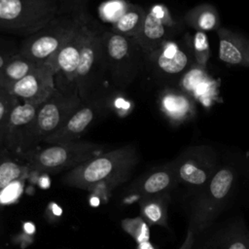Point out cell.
<instances>
[{
  "label": "cell",
  "instance_id": "cell-1",
  "mask_svg": "<svg viewBox=\"0 0 249 249\" xmlns=\"http://www.w3.org/2000/svg\"><path fill=\"white\" fill-rule=\"evenodd\" d=\"M138 160L135 146L124 145L103 152L68 170L62 181L67 186L98 195L106 200L116 187L129 178Z\"/></svg>",
  "mask_w": 249,
  "mask_h": 249
},
{
  "label": "cell",
  "instance_id": "cell-2",
  "mask_svg": "<svg viewBox=\"0 0 249 249\" xmlns=\"http://www.w3.org/2000/svg\"><path fill=\"white\" fill-rule=\"evenodd\" d=\"M238 190V172L231 164H221L207 187L188 199L187 234L192 238L231 209Z\"/></svg>",
  "mask_w": 249,
  "mask_h": 249
},
{
  "label": "cell",
  "instance_id": "cell-3",
  "mask_svg": "<svg viewBox=\"0 0 249 249\" xmlns=\"http://www.w3.org/2000/svg\"><path fill=\"white\" fill-rule=\"evenodd\" d=\"M102 28L87 12L84 18V39L74 88L83 102L95 98L96 91L107 74Z\"/></svg>",
  "mask_w": 249,
  "mask_h": 249
},
{
  "label": "cell",
  "instance_id": "cell-4",
  "mask_svg": "<svg viewBox=\"0 0 249 249\" xmlns=\"http://www.w3.org/2000/svg\"><path fill=\"white\" fill-rule=\"evenodd\" d=\"M101 153L102 145L76 140L38 147L26 153L21 160L27 163L30 172L54 174L65 169L70 170Z\"/></svg>",
  "mask_w": 249,
  "mask_h": 249
},
{
  "label": "cell",
  "instance_id": "cell-5",
  "mask_svg": "<svg viewBox=\"0 0 249 249\" xmlns=\"http://www.w3.org/2000/svg\"><path fill=\"white\" fill-rule=\"evenodd\" d=\"M60 13L56 0H0V31L27 37Z\"/></svg>",
  "mask_w": 249,
  "mask_h": 249
},
{
  "label": "cell",
  "instance_id": "cell-6",
  "mask_svg": "<svg viewBox=\"0 0 249 249\" xmlns=\"http://www.w3.org/2000/svg\"><path fill=\"white\" fill-rule=\"evenodd\" d=\"M102 43L107 74L113 85L123 89L136 78L145 54L134 38L111 29L102 30Z\"/></svg>",
  "mask_w": 249,
  "mask_h": 249
},
{
  "label": "cell",
  "instance_id": "cell-7",
  "mask_svg": "<svg viewBox=\"0 0 249 249\" xmlns=\"http://www.w3.org/2000/svg\"><path fill=\"white\" fill-rule=\"evenodd\" d=\"M82 103L76 91H66L56 88L37 108L29 129L25 154L38 148L46 138L57 131Z\"/></svg>",
  "mask_w": 249,
  "mask_h": 249
},
{
  "label": "cell",
  "instance_id": "cell-8",
  "mask_svg": "<svg viewBox=\"0 0 249 249\" xmlns=\"http://www.w3.org/2000/svg\"><path fill=\"white\" fill-rule=\"evenodd\" d=\"M171 162L178 186L183 187L187 200L207 187L221 165L217 154L202 146L187 149Z\"/></svg>",
  "mask_w": 249,
  "mask_h": 249
},
{
  "label": "cell",
  "instance_id": "cell-9",
  "mask_svg": "<svg viewBox=\"0 0 249 249\" xmlns=\"http://www.w3.org/2000/svg\"><path fill=\"white\" fill-rule=\"evenodd\" d=\"M79 13H60L35 33L25 37L18 53L37 64L50 63L78 22Z\"/></svg>",
  "mask_w": 249,
  "mask_h": 249
},
{
  "label": "cell",
  "instance_id": "cell-10",
  "mask_svg": "<svg viewBox=\"0 0 249 249\" xmlns=\"http://www.w3.org/2000/svg\"><path fill=\"white\" fill-rule=\"evenodd\" d=\"M229 211L198 231L190 249H249V228L242 214Z\"/></svg>",
  "mask_w": 249,
  "mask_h": 249
},
{
  "label": "cell",
  "instance_id": "cell-11",
  "mask_svg": "<svg viewBox=\"0 0 249 249\" xmlns=\"http://www.w3.org/2000/svg\"><path fill=\"white\" fill-rule=\"evenodd\" d=\"M85 14L86 10L81 12L74 29L50 62L55 69V78L58 79L56 88L62 90L76 91L74 82L82 52Z\"/></svg>",
  "mask_w": 249,
  "mask_h": 249
},
{
  "label": "cell",
  "instance_id": "cell-12",
  "mask_svg": "<svg viewBox=\"0 0 249 249\" xmlns=\"http://www.w3.org/2000/svg\"><path fill=\"white\" fill-rule=\"evenodd\" d=\"M55 73L51 63L38 64L8 90L21 102L40 105L56 89Z\"/></svg>",
  "mask_w": 249,
  "mask_h": 249
},
{
  "label": "cell",
  "instance_id": "cell-13",
  "mask_svg": "<svg viewBox=\"0 0 249 249\" xmlns=\"http://www.w3.org/2000/svg\"><path fill=\"white\" fill-rule=\"evenodd\" d=\"M104 107V102L97 97L83 102L64 124L57 131L46 138L43 144H56L80 140V137L88 130L98 115L103 112Z\"/></svg>",
  "mask_w": 249,
  "mask_h": 249
},
{
  "label": "cell",
  "instance_id": "cell-14",
  "mask_svg": "<svg viewBox=\"0 0 249 249\" xmlns=\"http://www.w3.org/2000/svg\"><path fill=\"white\" fill-rule=\"evenodd\" d=\"M39 105L18 102L12 110L5 141V149L21 159L25 154V145L29 129Z\"/></svg>",
  "mask_w": 249,
  "mask_h": 249
},
{
  "label": "cell",
  "instance_id": "cell-15",
  "mask_svg": "<svg viewBox=\"0 0 249 249\" xmlns=\"http://www.w3.org/2000/svg\"><path fill=\"white\" fill-rule=\"evenodd\" d=\"M178 187L172 162L158 166L140 176L131 186L128 196L142 198L145 196L171 194Z\"/></svg>",
  "mask_w": 249,
  "mask_h": 249
},
{
  "label": "cell",
  "instance_id": "cell-16",
  "mask_svg": "<svg viewBox=\"0 0 249 249\" xmlns=\"http://www.w3.org/2000/svg\"><path fill=\"white\" fill-rule=\"evenodd\" d=\"M165 34V10L160 5H156L146 12L135 40L147 56L160 48Z\"/></svg>",
  "mask_w": 249,
  "mask_h": 249
},
{
  "label": "cell",
  "instance_id": "cell-17",
  "mask_svg": "<svg viewBox=\"0 0 249 249\" xmlns=\"http://www.w3.org/2000/svg\"><path fill=\"white\" fill-rule=\"evenodd\" d=\"M147 57L153 59L160 72L170 75L182 72L188 63L187 54L172 43L164 44L160 50L157 49Z\"/></svg>",
  "mask_w": 249,
  "mask_h": 249
},
{
  "label": "cell",
  "instance_id": "cell-18",
  "mask_svg": "<svg viewBox=\"0 0 249 249\" xmlns=\"http://www.w3.org/2000/svg\"><path fill=\"white\" fill-rule=\"evenodd\" d=\"M171 201V194L145 196L139 199L141 217L149 226L167 228V209Z\"/></svg>",
  "mask_w": 249,
  "mask_h": 249
},
{
  "label": "cell",
  "instance_id": "cell-19",
  "mask_svg": "<svg viewBox=\"0 0 249 249\" xmlns=\"http://www.w3.org/2000/svg\"><path fill=\"white\" fill-rule=\"evenodd\" d=\"M37 65V63L21 55L19 53H14L0 69V87L9 89Z\"/></svg>",
  "mask_w": 249,
  "mask_h": 249
},
{
  "label": "cell",
  "instance_id": "cell-20",
  "mask_svg": "<svg viewBox=\"0 0 249 249\" xmlns=\"http://www.w3.org/2000/svg\"><path fill=\"white\" fill-rule=\"evenodd\" d=\"M30 169L27 163L5 149L0 157V193L11 184L28 177Z\"/></svg>",
  "mask_w": 249,
  "mask_h": 249
},
{
  "label": "cell",
  "instance_id": "cell-21",
  "mask_svg": "<svg viewBox=\"0 0 249 249\" xmlns=\"http://www.w3.org/2000/svg\"><path fill=\"white\" fill-rule=\"evenodd\" d=\"M145 15L146 12L140 6L128 4L121 15L114 19L111 30L135 39L141 28Z\"/></svg>",
  "mask_w": 249,
  "mask_h": 249
},
{
  "label": "cell",
  "instance_id": "cell-22",
  "mask_svg": "<svg viewBox=\"0 0 249 249\" xmlns=\"http://www.w3.org/2000/svg\"><path fill=\"white\" fill-rule=\"evenodd\" d=\"M219 57L228 64L238 65L242 64L248 56L245 53L244 47L237 39L225 34L220 36Z\"/></svg>",
  "mask_w": 249,
  "mask_h": 249
},
{
  "label": "cell",
  "instance_id": "cell-23",
  "mask_svg": "<svg viewBox=\"0 0 249 249\" xmlns=\"http://www.w3.org/2000/svg\"><path fill=\"white\" fill-rule=\"evenodd\" d=\"M18 102L19 100L8 89L0 90V149H5L9 118L13 108Z\"/></svg>",
  "mask_w": 249,
  "mask_h": 249
},
{
  "label": "cell",
  "instance_id": "cell-24",
  "mask_svg": "<svg viewBox=\"0 0 249 249\" xmlns=\"http://www.w3.org/2000/svg\"><path fill=\"white\" fill-rule=\"evenodd\" d=\"M121 227L135 240L137 244L150 241L149 225L141 216L122 220Z\"/></svg>",
  "mask_w": 249,
  "mask_h": 249
},
{
  "label": "cell",
  "instance_id": "cell-25",
  "mask_svg": "<svg viewBox=\"0 0 249 249\" xmlns=\"http://www.w3.org/2000/svg\"><path fill=\"white\" fill-rule=\"evenodd\" d=\"M163 107L171 117L178 119L187 115L190 103L183 95L169 94L163 99Z\"/></svg>",
  "mask_w": 249,
  "mask_h": 249
},
{
  "label": "cell",
  "instance_id": "cell-26",
  "mask_svg": "<svg viewBox=\"0 0 249 249\" xmlns=\"http://www.w3.org/2000/svg\"><path fill=\"white\" fill-rule=\"evenodd\" d=\"M88 0H59L60 12L62 13H79L85 10Z\"/></svg>",
  "mask_w": 249,
  "mask_h": 249
},
{
  "label": "cell",
  "instance_id": "cell-27",
  "mask_svg": "<svg viewBox=\"0 0 249 249\" xmlns=\"http://www.w3.org/2000/svg\"><path fill=\"white\" fill-rule=\"evenodd\" d=\"M45 214L50 223H55L59 220V218L62 214V209L54 201H50L46 208Z\"/></svg>",
  "mask_w": 249,
  "mask_h": 249
},
{
  "label": "cell",
  "instance_id": "cell-28",
  "mask_svg": "<svg viewBox=\"0 0 249 249\" xmlns=\"http://www.w3.org/2000/svg\"><path fill=\"white\" fill-rule=\"evenodd\" d=\"M197 23L201 29H211L216 23L215 16L209 11H204L200 13Z\"/></svg>",
  "mask_w": 249,
  "mask_h": 249
},
{
  "label": "cell",
  "instance_id": "cell-29",
  "mask_svg": "<svg viewBox=\"0 0 249 249\" xmlns=\"http://www.w3.org/2000/svg\"><path fill=\"white\" fill-rule=\"evenodd\" d=\"M33 240H34V235L33 234H29V233H27L25 231L18 233L13 238L14 243L19 245L21 249H25L27 246H29L33 242Z\"/></svg>",
  "mask_w": 249,
  "mask_h": 249
},
{
  "label": "cell",
  "instance_id": "cell-30",
  "mask_svg": "<svg viewBox=\"0 0 249 249\" xmlns=\"http://www.w3.org/2000/svg\"><path fill=\"white\" fill-rule=\"evenodd\" d=\"M207 48L206 38L203 33H197L196 36V49L197 51L205 50Z\"/></svg>",
  "mask_w": 249,
  "mask_h": 249
},
{
  "label": "cell",
  "instance_id": "cell-31",
  "mask_svg": "<svg viewBox=\"0 0 249 249\" xmlns=\"http://www.w3.org/2000/svg\"><path fill=\"white\" fill-rule=\"evenodd\" d=\"M13 53H9V52H5V51H0V69L4 66V64L6 63V61L9 59V57L11 55H13Z\"/></svg>",
  "mask_w": 249,
  "mask_h": 249
},
{
  "label": "cell",
  "instance_id": "cell-32",
  "mask_svg": "<svg viewBox=\"0 0 249 249\" xmlns=\"http://www.w3.org/2000/svg\"><path fill=\"white\" fill-rule=\"evenodd\" d=\"M23 231H25V232H27L29 234H33L34 235V233L36 231V228H35L33 223L26 222V223L23 224Z\"/></svg>",
  "mask_w": 249,
  "mask_h": 249
},
{
  "label": "cell",
  "instance_id": "cell-33",
  "mask_svg": "<svg viewBox=\"0 0 249 249\" xmlns=\"http://www.w3.org/2000/svg\"><path fill=\"white\" fill-rule=\"evenodd\" d=\"M101 197L98 196V195H95V194H90V196H89V204L92 205V206H98L100 204V201H101Z\"/></svg>",
  "mask_w": 249,
  "mask_h": 249
},
{
  "label": "cell",
  "instance_id": "cell-34",
  "mask_svg": "<svg viewBox=\"0 0 249 249\" xmlns=\"http://www.w3.org/2000/svg\"><path fill=\"white\" fill-rule=\"evenodd\" d=\"M136 249H156V248L150 241H145V242L137 244Z\"/></svg>",
  "mask_w": 249,
  "mask_h": 249
},
{
  "label": "cell",
  "instance_id": "cell-35",
  "mask_svg": "<svg viewBox=\"0 0 249 249\" xmlns=\"http://www.w3.org/2000/svg\"><path fill=\"white\" fill-rule=\"evenodd\" d=\"M189 248H190V246L188 244H186V243H182V245L180 247V249H189Z\"/></svg>",
  "mask_w": 249,
  "mask_h": 249
},
{
  "label": "cell",
  "instance_id": "cell-36",
  "mask_svg": "<svg viewBox=\"0 0 249 249\" xmlns=\"http://www.w3.org/2000/svg\"><path fill=\"white\" fill-rule=\"evenodd\" d=\"M5 151V149H0V157H1V155L3 154V152Z\"/></svg>",
  "mask_w": 249,
  "mask_h": 249
},
{
  "label": "cell",
  "instance_id": "cell-37",
  "mask_svg": "<svg viewBox=\"0 0 249 249\" xmlns=\"http://www.w3.org/2000/svg\"><path fill=\"white\" fill-rule=\"evenodd\" d=\"M3 89V88H2V87H0V90H1V89Z\"/></svg>",
  "mask_w": 249,
  "mask_h": 249
}]
</instances>
